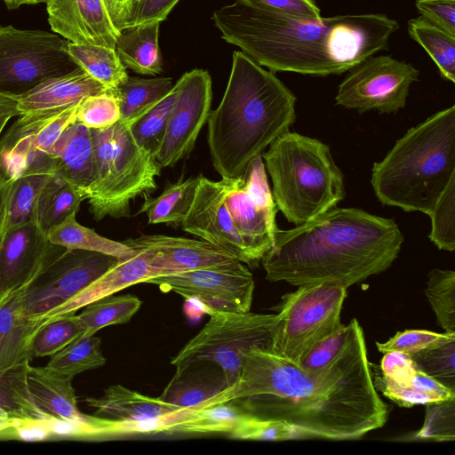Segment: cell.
I'll list each match as a JSON object with an SVG mask.
<instances>
[{
	"label": "cell",
	"instance_id": "obj_1",
	"mask_svg": "<svg viewBox=\"0 0 455 455\" xmlns=\"http://www.w3.org/2000/svg\"><path fill=\"white\" fill-rule=\"evenodd\" d=\"M233 401H242L243 411L254 417L286 424L301 439H359L382 427L387 419L359 323L343 352L315 371L305 370L270 350L251 348L236 381L201 406Z\"/></svg>",
	"mask_w": 455,
	"mask_h": 455
},
{
	"label": "cell",
	"instance_id": "obj_2",
	"mask_svg": "<svg viewBox=\"0 0 455 455\" xmlns=\"http://www.w3.org/2000/svg\"><path fill=\"white\" fill-rule=\"evenodd\" d=\"M222 38L272 72L325 76L348 71L388 48L398 22L385 14L299 18L240 0L212 15Z\"/></svg>",
	"mask_w": 455,
	"mask_h": 455
},
{
	"label": "cell",
	"instance_id": "obj_3",
	"mask_svg": "<svg viewBox=\"0 0 455 455\" xmlns=\"http://www.w3.org/2000/svg\"><path fill=\"white\" fill-rule=\"evenodd\" d=\"M403 240L394 219L336 206L293 228H278L261 263L270 282L348 288L390 267Z\"/></svg>",
	"mask_w": 455,
	"mask_h": 455
},
{
	"label": "cell",
	"instance_id": "obj_4",
	"mask_svg": "<svg viewBox=\"0 0 455 455\" xmlns=\"http://www.w3.org/2000/svg\"><path fill=\"white\" fill-rule=\"evenodd\" d=\"M296 98L274 72L233 53L222 100L208 118L212 164L222 179L243 176L250 161L295 122Z\"/></svg>",
	"mask_w": 455,
	"mask_h": 455
},
{
	"label": "cell",
	"instance_id": "obj_5",
	"mask_svg": "<svg viewBox=\"0 0 455 455\" xmlns=\"http://www.w3.org/2000/svg\"><path fill=\"white\" fill-rule=\"evenodd\" d=\"M455 175V106L410 128L379 162L371 184L386 206L429 215Z\"/></svg>",
	"mask_w": 455,
	"mask_h": 455
},
{
	"label": "cell",
	"instance_id": "obj_6",
	"mask_svg": "<svg viewBox=\"0 0 455 455\" xmlns=\"http://www.w3.org/2000/svg\"><path fill=\"white\" fill-rule=\"evenodd\" d=\"M268 147L261 156L277 211L288 222L304 224L345 198L344 176L328 145L288 131Z\"/></svg>",
	"mask_w": 455,
	"mask_h": 455
},
{
	"label": "cell",
	"instance_id": "obj_7",
	"mask_svg": "<svg viewBox=\"0 0 455 455\" xmlns=\"http://www.w3.org/2000/svg\"><path fill=\"white\" fill-rule=\"evenodd\" d=\"M95 176L85 199L94 220L130 216V204L157 188L161 165L134 140L130 126L120 120L102 129H91Z\"/></svg>",
	"mask_w": 455,
	"mask_h": 455
},
{
	"label": "cell",
	"instance_id": "obj_8",
	"mask_svg": "<svg viewBox=\"0 0 455 455\" xmlns=\"http://www.w3.org/2000/svg\"><path fill=\"white\" fill-rule=\"evenodd\" d=\"M204 328L172 360L176 370L201 361L218 364L228 387L238 379L246 353L253 347L271 351L280 315L206 310Z\"/></svg>",
	"mask_w": 455,
	"mask_h": 455
},
{
	"label": "cell",
	"instance_id": "obj_9",
	"mask_svg": "<svg viewBox=\"0 0 455 455\" xmlns=\"http://www.w3.org/2000/svg\"><path fill=\"white\" fill-rule=\"evenodd\" d=\"M346 287L334 282L299 285L277 307L280 321L271 352L299 365L318 342L340 330Z\"/></svg>",
	"mask_w": 455,
	"mask_h": 455
},
{
	"label": "cell",
	"instance_id": "obj_10",
	"mask_svg": "<svg viewBox=\"0 0 455 455\" xmlns=\"http://www.w3.org/2000/svg\"><path fill=\"white\" fill-rule=\"evenodd\" d=\"M67 44L56 33L0 25V95L18 100L42 82L78 68Z\"/></svg>",
	"mask_w": 455,
	"mask_h": 455
},
{
	"label": "cell",
	"instance_id": "obj_11",
	"mask_svg": "<svg viewBox=\"0 0 455 455\" xmlns=\"http://www.w3.org/2000/svg\"><path fill=\"white\" fill-rule=\"evenodd\" d=\"M117 260L108 254L51 243L41 269L22 289L28 315L44 323L51 320Z\"/></svg>",
	"mask_w": 455,
	"mask_h": 455
},
{
	"label": "cell",
	"instance_id": "obj_12",
	"mask_svg": "<svg viewBox=\"0 0 455 455\" xmlns=\"http://www.w3.org/2000/svg\"><path fill=\"white\" fill-rule=\"evenodd\" d=\"M419 70L391 55H371L348 70L338 86L336 105L359 113H396L406 105Z\"/></svg>",
	"mask_w": 455,
	"mask_h": 455
},
{
	"label": "cell",
	"instance_id": "obj_13",
	"mask_svg": "<svg viewBox=\"0 0 455 455\" xmlns=\"http://www.w3.org/2000/svg\"><path fill=\"white\" fill-rule=\"evenodd\" d=\"M145 283L156 284L164 292L174 291L187 300H196L206 310L249 312L254 280L243 262L228 263L156 276Z\"/></svg>",
	"mask_w": 455,
	"mask_h": 455
},
{
	"label": "cell",
	"instance_id": "obj_14",
	"mask_svg": "<svg viewBox=\"0 0 455 455\" xmlns=\"http://www.w3.org/2000/svg\"><path fill=\"white\" fill-rule=\"evenodd\" d=\"M175 85L176 100L156 156L162 168L176 164L192 152L211 113L212 79L207 71L187 72Z\"/></svg>",
	"mask_w": 455,
	"mask_h": 455
},
{
	"label": "cell",
	"instance_id": "obj_15",
	"mask_svg": "<svg viewBox=\"0 0 455 455\" xmlns=\"http://www.w3.org/2000/svg\"><path fill=\"white\" fill-rule=\"evenodd\" d=\"M233 180L214 181L199 175L194 201L180 226L185 232L228 251L243 263L251 265L225 204Z\"/></svg>",
	"mask_w": 455,
	"mask_h": 455
},
{
	"label": "cell",
	"instance_id": "obj_16",
	"mask_svg": "<svg viewBox=\"0 0 455 455\" xmlns=\"http://www.w3.org/2000/svg\"><path fill=\"white\" fill-rule=\"evenodd\" d=\"M54 110L20 114L0 136V182L9 184L31 174L55 173V159L44 151L39 132Z\"/></svg>",
	"mask_w": 455,
	"mask_h": 455
},
{
	"label": "cell",
	"instance_id": "obj_17",
	"mask_svg": "<svg viewBox=\"0 0 455 455\" xmlns=\"http://www.w3.org/2000/svg\"><path fill=\"white\" fill-rule=\"evenodd\" d=\"M124 243L132 249L150 250L149 264L153 277L218 266L236 259L228 251L202 239L141 235Z\"/></svg>",
	"mask_w": 455,
	"mask_h": 455
},
{
	"label": "cell",
	"instance_id": "obj_18",
	"mask_svg": "<svg viewBox=\"0 0 455 455\" xmlns=\"http://www.w3.org/2000/svg\"><path fill=\"white\" fill-rule=\"evenodd\" d=\"M52 30L76 44L115 49L119 32L104 0H45Z\"/></svg>",
	"mask_w": 455,
	"mask_h": 455
},
{
	"label": "cell",
	"instance_id": "obj_19",
	"mask_svg": "<svg viewBox=\"0 0 455 455\" xmlns=\"http://www.w3.org/2000/svg\"><path fill=\"white\" fill-rule=\"evenodd\" d=\"M51 243L36 223L7 230L0 241V296L23 289L41 269Z\"/></svg>",
	"mask_w": 455,
	"mask_h": 455
},
{
	"label": "cell",
	"instance_id": "obj_20",
	"mask_svg": "<svg viewBox=\"0 0 455 455\" xmlns=\"http://www.w3.org/2000/svg\"><path fill=\"white\" fill-rule=\"evenodd\" d=\"M225 204L251 263L261 261L274 243L278 229L275 223L277 211L267 210L257 204L245 191L243 176L234 179Z\"/></svg>",
	"mask_w": 455,
	"mask_h": 455
},
{
	"label": "cell",
	"instance_id": "obj_21",
	"mask_svg": "<svg viewBox=\"0 0 455 455\" xmlns=\"http://www.w3.org/2000/svg\"><path fill=\"white\" fill-rule=\"evenodd\" d=\"M44 323L28 315L22 289L0 304V373L31 362L32 341Z\"/></svg>",
	"mask_w": 455,
	"mask_h": 455
},
{
	"label": "cell",
	"instance_id": "obj_22",
	"mask_svg": "<svg viewBox=\"0 0 455 455\" xmlns=\"http://www.w3.org/2000/svg\"><path fill=\"white\" fill-rule=\"evenodd\" d=\"M108 90L79 67L70 73L39 84L18 99V109L20 114H25L65 108Z\"/></svg>",
	"mask_w": 455,
	"mask_h": 455
},
{
	"label": "cell",
	"instance_id": "obj_23",
	"mask_svg": "<svg viewBox=\"0 0 455 455\" xmlns=\"http://www.w3.org/2000/svg\"><path fill=\"white\" fill-rule=\"evenodd\" d=\"M49 154L55 159L54 174L73 185L85 200L95 176L91 129L76 119L62 132Z\"/></svg>",
	"mask_w": 455,
	"mask_h": 455
},
{
	"label": "cell",
	"instance_id": "obj_24",
	"mask_svg": "<svg viewBox=\"0 0 455 455\" xmlns=\"http://www.w3.org/2000/svg\"><path fill=\"white\" fill-rule=\"evenodd\" d=\"M27 383L33 399L44 412L56 419L76 424L81 430L80 438H84L92 416L83 414L78 410L72 379L58 375L45 366L29 363Z\"/></svg>",
	"mask_w": 455,
	"mask_h": 455
},
{
	"label": "cell",
	"instance_id": "obj_25",
	"mask_svg": "<svg viewBox=\"0 0 455 455\" xmlns=\"http://www.w3.org/2000/svg\"><path fill=\"white\" fill-rule=\"evenodd\" d=\"M132 255L118 259L107 272L64 305L54 315L77 312L86 305L153 277L148 249H134Z\"/></svg>",
	"mask_w": 455,
	"mask_h": 455
},
{
	"label": "cell",
	"instance_id": "obj_26",
	"mask_svg": "<svg viewBox=\"0 0 455 455\" xmlns=\"http://www.w3.org/2000/svg\"><path fill=\"white\" fill-rule=\"evenodd\" d=\"M84 402L93 409L94 416L121 421L153 419L181 407L129 389L120 384L109 386L100 397H87Z\"/></svg>",
	"mask_w": 455,
	"mask_h": 455
},
{
	"label": "cell",
	"instance_id": "obj_27",
	"mask_svg": "<svg viewBox=\"0 0 455 455\" xmlns=\"http://www.w3.org/2000/svg\"><path fill=\"white\" fill-rule=\"evenodd\" d=\"M227 387L223 370L215 363L201 361L176 370L159 397L181 408L194 407Z\"/></svg>",
	"mask_w": 455,
	"mask_h": 455
},
{
	"label": "cell",
	"instance_id": "obj_28",
	"mask_svg": "<svg viewBox=\"0 0 455 455\" xmlns=\"http://www.w3.org/2000/svg\"><path fill=\"white\" fill-rule=\"evenodd\" d=\"M160 21L148 22L119 32L115 50L125 66L136 73L154 76L162 72L158 44Z\"/></svg>",
	"mask_w": 455,
	"mask_h": 455
},
{
	"label": "cell",
	"instance_id": "obj_29",
	"mask_svg": "<svg viewBox=\"0 0 455 455\" xmlns=\"http://www.w3.org/2000/svg\"><path fill=\"white\" fill-rule=\"evenodd\" d=\"M29 362L0 373V424L16 426L52 419L35 402L27 383Z\"/></svg>",
	"mask_w": 455,
	"mask_h": 455
},
{
	"label": "cell",
	"instance_id": "obj_30",
	"mask_svg": "<svg viewBox=\"0 0 455 455\" xmlns=\"http://www.w3.org/2000/svg\"><path fill=\"white\" fill-rule=\"evenodd\" d=\"M84 197L59 174L49 176L42 188L36 207L35 223L44 234L77 213Z\"/></svg>",
	"mask_w": 455,
	"mask_h": 455
},
{
	"label": "cell",
	"instance_id": "obj_31",
	"mask_svg": "<svg viewBox=\"0 0 455 455\" xmlns=\"http://www.w3.org/2000/svg\"><path fill=\"white\" fill-rule=\"evenodd\" d=\"M169 77H128L114 92L118 100L120 121L131 126L158 104L172 89Z\"/></svg>",
	"mask_w": 455,
	"mask_h": 455
},
{
	"label": "cell",
	"instance_id": "obj_32",
	"mask_svg": "<svg viewBox=\"0 0 455 455\" xmlns=\"http://www.w3.org/2000/svg\"><path fill=\"white\" fill-rule=\"evenodd\" d=\"M199 176L182 178L176 183H169L156 197L145 196V200L137 214L146 213L148 224L181 225L194 201Z\"/></svg>",
	"mask_w": 455,
	"mask_h": 455
},
{
	"label": "cell",
	"instance_id": "obj_33",
	"mask_svg": "<svg viewBox=\"0 0 455 455\" xmlns=\"http://www.w3.org/2000/svg\"><path fill=\"white\" fill-rule=\"evenodd\" d=\"M76 213L53 227L46 234L50 243L68 249H81L101 252L117 259L132 255L134 249L124 242H116L100 235L92 228L82 226L76 219Z\"/></svg>",
	"mask_w": 455,
	"mask_h": 455
},
{
	"label": "cell",
	"instance_id": "obj_34",
	"mask_svg": "<svg viewBox=\"0 0 455 455\" xmlns=\"http://www.w3.org/2000/svg\"><path fill=\"white\" fill-rule=\"evenodd\" d=\"M67 52L83 69L108 90H116L129 77L115 49L68 41Z\"/></svg>",
	"mask_w": 455,
	"mask_h": 455
},
{
	"label": "cell",
	"instance_id": "obj_35",
	"mask_svg": "<svg viewBox=\"0 0 455 455\" xmlns=\"http://www.w3.org/2000/svg\"><path fill=\"white\" fill-rule=\"evenodd\" d=\"M408 33L430 56L441 76L455 83V36L431 23L422 16L408 21Z\"/></svg>",
	"mask_w": 455,
	"mask_h": 455
},
{
	"label": "cell",
	"instance_id": "obj_36",
	"mask_svg": "<svg viewBox=\"0 0 455 455\" xmlns=\"http://www.w3.org/2000/svg\"><path fill=\"white\" fill-rule=\"evenodd\" d=\"M105 363L100 339L84 334L51 355L45 367L58 375L73 379L77 374Z\"/></svg>",
	"mask_w": 455,
	"mask_h": 455
},
{
	"label": "cell",
	"instance_id": "obj_37",
	"mask_svg": "<svg viewBox=\"0 0 455 455\" xmlns=\"http://www.w3.org/2000/svg\"><path fill=\"white\" fill-rule=\"evenodd\" d=\"M140 306L141 301L135 295L112 294L84 307L78 317L85 328V335H94L99 330L108 325L129 322Z\"/></svg>",
	"mask_w": 455,
	"mask_h": 455
},
{
	"label": "cell",
	"instance_id": "obj_38",
	"mask_svg": "<svg viewBox=\"0 0 455 455\" xmlns=\"http://www.w3.org/2000/svg\"><path fill=\"white\" fill-rule=\"evenodd\" d=\"M49 176L45 174L25 175L10 183L4 233L19 226L35 223L38 196Z\"/></svg>",
	"mask_w": 455,
	"mask_h": 455
},
{
	"label": "cell",
	"instance_id": "obj_39",
	"mask_svg": "<svg viewBox=\"0 0 455 455\" xmlns=\"http://www.w3.org/2000/svg\"><path fill=\"white\" fill-rule=\"evenodd\" d=\"M76 313L53 317L37 330L32 341L33 357L51 356L85 334V328Z\"/></svg>",
	"mask_w": 455,
	"mask_h": 455
},
{
	"label": "cell",
	"instance_id": "obj_40",
	"mask_svg": "<svg viewBox=\"0 0 455 455\" xmlns=\"http://www.w3.org/2000/svg\"><path fill=\"white\" fill-rule=\"evenodd\" d=\"M243 413L241 406L230 402L204 408L192 407L186 419L172 432L189 434L228 433Z\"/></svg>",
	"mask_w": 455,
	"mask_h": 455
},
{
	"label": "cell",
	"instance_id": "obj_41",
	"mask_svg": "<svg viewBox=\"0 0 455 455\" xmlns=\"http://www.w3.org/2000/svg\"><path fill=\"white\" fill-rule=\"evenodd\" d=\"M176 95L177 87L174 84L170 92L158 104L130 126L136 143L155 158L163 141Z\"/></svg>",
	"mask_w": 455,
	"mask_h": 455
},
{
	"label": "cell",
	"instance_id": "obj_42",
	"mask_svg": "<svg viewBox=\"0 0 455 455\" xmlns=\"http://www.w3.org/2000/svg\"><path fill=\"white\" fill-rule=\"evenodd\" d=\"M427 299L445 332L455 333V272L432 269L427 275Z\"/></svg>",
	"mask_w": 455,
	"mask_h": 455
},
{
	"label": "cell",
	"instance_id": "obj_43",
	"mask_svg": "<svg viewBox=\"0 0 455 455\" xmlns=\"http://www.w3.org/2000/svg\"><path fill=\"white\" fill-rule=\"evenodd\" d=\"M431 230L428 238L439 249L455 250V175L437 199L428 215Z\"/></svg>",
	"mask_w": 455,
	"mask_h": 455
},
{
	"label": "cell",
	"instance_id": "obj_44",
	"mask_svg": "<svg viewBox=\"0 0 455 455\" xmlns=\"http://www.w3.org/2000/svg\"><path fill=\"white\" fill-rule=\"evenodd\" d=\"M410 356L419 370L455 391V338Z\"/></svg>",
	"mask_w": 455,
	"mask_h": 455
},
{
	"label": "cell",
	"instance_id": "obj_45",
	"mask_svg": "<svg viewBox=\"0 0 455 455\" xmlns=\"http://www.w3.org/2000/svg\"><path fill=\"white\" fill-rule=\"evenodd\" d=\"M422 427L413 436L417 440L436 442L455 440V397L426 403Z\"/></svg>",
	"mask_w": 455,
	"mask_h": 455
},
{
	"label": "cell",
	"instance_id": "obj_46",
	"mask_svg": "<svg viewBox=\"0 0 455 455\" xmlns=\"http://www.w3.org/2000/svg\"><path fill=\"white\" fill-rule=\"evenodd\" d=\"M119 119L118 100L111 90L86 97L76 110V120L90 129L107 128Z\"/></svg>",
	"mask_w": 455,
	"mask_h": 455
},
{
	"label": "cell",
	"instance_id": "obj_47",
	"mask_svg": "<svg viewBox=\"0 0 455 455\" xmlns=\"http://www.w3.org/2000/svg\"><path fill=\"white\" fill-rule=\"evenodd\" d=\"M232 438L258 441L301 439L299 435L283 422L261 419L243 411L229 433Z\"/></svg>",
	"mask_w": 455,
	"mask_h": 455
},
{
	"label": "cell",
	"instance_id": "obj_48",
	"mask_svg": "<svg viewBox=\"0 0 455 455\" xmlns=\"http://www.w3.org/2000/svg\"><path fill=\"white\" fill-rule=\"evenodd\" d=\"M180 0H131L113 19L118 32L136 25L162 22Z\"/></svg>",
	"mask_w": 455,
	"mask_h": 455
},
{
	"label": "cell",
	"instance_id": "obj_49",
	"mask_svg": "<svg viewBox=\"0 0 455 455\" xmlns=\"http://www.w3.org/2000/svg\"><path fill=\"white\" fill-rule=\"evenodd\" d=\"M358 321L354 318L347 325L316 343L303 357L299 366L315 371L331 364L346 348Z\"/></svg>",
	"mask_w": 455,
	"mask_h": 455
},
{
	"label": "cell",
	"instance_id": "obj_50",
	"mask_svg": "<svg viewBox=\"0 0 455 455\" xmlns=\"http://www.w3.org/2000/svg\"><path fill=\"white\" fill-rule=\"evenodd\" d=\"M455 338V333H437L427 330L398 331L386 342H377L380 353L396 351L409 355Z\"/></svg>",
	"mask_w": 455,
	"mask_h": 455
},
{
	"label": "cell",
	"instance_id": "obj_51",
	"mask_svg": "<svg viewBox=\"0 0 455 455\" xmlns=\"http://www.w3.org/2000/svg\"><path fill=\"white\" fill-rule=\"evenodd\" d=\"M418 370L407 354L391 351L384 354L380 363L381 379L379 381L404 386L410 382Z\"/></svg>",
	"mask_w": 455,
	"mask_h": 455
},
{
	"label": "cell",
	"instance_id": "obj_52",
	"mask_svg": "<svg viewBox=\"0 0 455 455\" xmlns=\"http://www.w3.org/2000/svg\"><path fill=\"white\" fill-rule=\"evenodd\" d=\"M253 7L291 17L320 18L321 10L314 0H240Z\"/></svg>",
	"mask_w": 455,
	"mask_h": 455
},
{
	"label": "cell",
	"instance_id": "obj_53",
	"mask_svg": "<svg viewBox=\"0 0 455 455\" xmlns=\"http://www.w3.org/2000/svg\"><path fill=\"white\" fill-rule=\"evenodd\" d=\"M420 16L455 36V0H415Z\"/></svg>",
	"mask_w": 455,
	"mask_h": 455
},
{
	"label": "cell",
	"instance_id": "obj_54",
	"mask_svg": "<svg viewBox=\"0 0 455 455\" xmlns=\"http://www.w3.org/2000/svg\"><path fill=\"white\" fill-rule=\"evenodd\" d=\"M9 184L0 182V241L4 234L6 204L9 191Z\"/></svg>",
	"mask_w": 455,
	"mask_h": 455
},
{
	"label": "cell",
	"instance_id": "obj_55",
	"mask_svg": "<svg viewBox=\"0 0 455 455\" xmlns=\"http://www.w3.org/2000/svg\"><path fill=\"white\" fill-rule=\"evenodd\" d=\"M20 115L18 100L0 95V116H11L14 117Z\"/></svg>",
	"mask_w": 455,
	"mask_h": 455
},
{
	"label": "cell",
	"instance_id": "obj_56",
	"mask_svg": "<svg viewBox=\"0 0 455 455\" xmlns=\"http://www.w3.org/2000/svg\"><path fill=\"white\" fill-rule=\"evenodd\" d=\"M108 11L112 19L131 1V0H104Z\"/></svg>",
	"mask_w": 455,
	"mask_h": 455
},
{
	"label": "cell",
	"instance_id": "obj_57",
	"mask_svg": "<svg viewBox=\"0 0 455 455\" xmlns=\"http://www.w3.org/2000/svg\"><path fill=\"white\" fill-rule=\"evenodd\" d=\"M9 10L18 9L23 4L45 3V0H2Z\"/></svg>",
	"mask_w": 455,
	"mask_h": 455
},
{
	"label": "cell",
	"instance_id": "obj_58",
	"mask_svg": "<svg viewBox=\"0 0 455 455\" xmlns=\"http://www.w3.org/2000/svg\"><path fill=\"white\" fill-rule=\"evenodd\" d=\"M12 116H0V136L6 126L7 123Z\"/></svg>",
	"mask_w": 455,
	"mask_h": 455
},
{
	"label": "cell",
	"instance_id": "obj_59",
	"mask_svg": "<svg viewBox=\"0 0 455 455\" xmlns=\"http://www.w3.org/2000/svg\"><path fill=\"white\" fill-rule=\"evenodd\" d=\"M4 298L0 296V304H1V302H2V300H3V299H4Z\"/></svg>",
	"mask_w": 455,
	"mask_h": 455
}]
</instances>
